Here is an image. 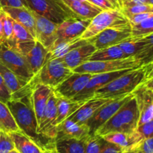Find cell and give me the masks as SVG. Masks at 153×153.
I'll list each match as a JSON object with an SVG mask.
<instances>
[{"label": "cell", "mask_w": 153, "mask_h": 153, "mask_svg": "<svg viewBox=\"0 0 153 153\" xmlns=\"http://www.w3.org/2000/svg\"><path fill=\"white\" fill-rule=\"evenodd\" d=\"M137 152H138V153H143V152H140V151H137Z\"/></svg>", "instance_id": "816d5d0a"}, {"label": "cell", "mask_w": 153, "mask_h": 153, "mask_svg": "<svg viewBox=\"0 0 153 153\" xmlns=\"http://www.w3.org/2000/svg\"><path fill=\"white\" fill-rule=\"evenodd\" d=\"M132 93L137 100L140 111L138 125L153 119V91L140 85Z\"/></svg>", "instance_id": "2e32d148"}, {"label": "cell", "mask_w": 153, "mask_h": 153, "mask_svg": "<svg viewBox=\"0 0 153 153\" xmlns=\"http://www.w3.org/2000/svg\"><path fill=\"white\" fill-rule=\"evenodd\" d=\"M53 92L54 88L38 82L35 84L33 88L31 93V100H32L33 109L35 113L38 125L41 122L48 100Z\"/></svg>", "instance_id": "d6986e66"}, {"label": "cell", "mask_w": 153, "mask_h": 153, "mask_svg": "<svg viewBox=\"0 0 153 153\" xmlns=\"http://www.w3.org/2000/svg\"><path fill=\"white\" fill-rule=\"evenodd\" d=\"M13 19L2 10V24L4 43L10 41L13 37Z\"/></svg>", "instance_id": "8d00e7d4"}, {"label": "cell", "mask_w": 153, "mask_h": 153, "mask_svg": "<svg viewBox=\"0 0 153 153\" xmlns=\"http://www.w3.org/2000/svg\"><path fill=\"white\" fill-rule=\"evenodd\" d=\"M110 100L111 99L94 98L90 99L67 119H70L74 122L80 123V124H86L87 122L94 115V113L102 105Z\"/></svg>", "instance_id": "ffe728a7"}, {"label": "cell", "mask_w": 153, "mask_h": 153, "mask_svg": "<svg viewBox=\"0 0 153 153\" xmlns=\"http://www.w3.org/2000/svg\"><path fill=\"white\" fill-rule=\"evenodd\" d=\"M148 4L153 6V0H148Z\"/></svg>", "instance_id": "681fc988"}, {"label": "cell", "mask_w": 153, "mask_h": 153, "mask_svg": "<svg viewBox=\"0 0 153 153\" xmlns=\"http://www.w3.org/2000/svg\"><path fill=\"white\" fill-rule=\"evenodd\" d=\"M126 16L120 10H102L100 14L91 20L86 30L79 38L82 40H90L103 30L109 28H118L130 26Z\"/></svg>", "instance_id": "277c9868"}, {"label": "cell", "mask_w": 153, "mask_h": 153, "mask_svg": "<svg viewBox=\"0 0 153 153\" xmlns=\"http://www.w3.org/2000/svg\"><path fill=\"white\" fill-rule=\"evenodd\" d=\"M62 2L79 17L91 20L102 11V9L88 1L61 0Z\"/></svg>", "instance_id": "cb8c5ba5"}, {"label": "cell", "mask_w": 153, "mask_h": 153, "mask_svg": "<svg viewBox=\"0 0 153 153\" xmlns=\"http://www.w3.org/2000/svg\"><path fill=\"white\" fill-rule=\"evenodd\" d=\"M108 1L110 3H111L115 8L118 9V10H120V4H119V0H108Z\"/></svg>", "instance_id": "bcb514c9"}, {"label": "cell", "mask_w": 153, "mask_h": 153, "mask_svg": "<svg viewBox=\"0 0 153 153\" xmlns=\"http://www.w3.org/2000/svg\"><path fill=\"white\" fill-rule=\"evenodd\" d=\"M31 93L22 98L11 99L6 104L21 131L45 150H51L55 140L47 139L37 133L38 124L33 109Z\"/></svg>", "instance_id": "6da1fadb"}, {"label": "cell", "mask_w": 153, "mask_h": 153, "mask_svg": "<svg viewBox=\"0 0 153 153\" xmlns=\"http://www.w3.org/2000/svg\"><path fill=\"white\" fill-rule=\"evenodd\" d=\"M9 134L13 140L15 149L19 153H46L47 152L22 131L12 132Z\"/></svg>", "instance_id": "d4e9b609"}, {"label": "cell", "mask_w": 153, "mask_h": 153, "mask_svg": "<svg viewBox=\"0 0 153 153\" xmlns=\"http://www.w3.org/2000/svg\"><path fill=\"white\" fill-rule=\"evenodd\" d=\"M35 40V38L32 36L28 29L22 26L21 24L18 23L16 21H13V37L9 42L6 44L8 46H13L16 44L23 43V42L32 41Z\"/></svg>", "instance_id": "1f68e13d"}, {"label": "cell", "mask_w": 153, "mask_h": 153, "mask_svg": "<svg viewBox=\"0 0 153 153\" xmlns=\"http://www.w3.org/2000/svg\"><path fill=\"white\" fill-rule=\"evenodd\" d=\"M135 132L141 141L153 136V119L137 126Z\"/></svg>", "instance_id": "f35d334b"}, {"label": "cell", "mask_w": 153, "mask_h": 153, "mask_svg": "<svg viewBox=\"0 0 153 153\" xmlns=\"http://www.w3.org/2000/svg\"><path fill=\"white\" fill-rule=\"evenodd\" d=\"M0 130L5 133L21 131L7 105L0 101Z\"/></svg>", "instance_id": "f1b7e54d"}, {"label": "cell", "mask_w": 153, "mask_h": 153, "mask_svg": "<svg viewBox=\"0 0 153 153\" xmlns=\"http://www.w3.org/2000/svg\"><path fill=\"white\" fill-rule=\"evenodd\" d=\"M9 16L18 23L21 24L30 32L33 37L35 38V20L32 11L27 8H1ZM36 40V39H35Z\"/></svg>", "instance_id": "7402d4cb"}, {"label": "cell", "mask_w": 153, "mask_h": 153, "mask_svg": "<svg viewBox=\"0 0 153 153\" xmlns=\"http://www.w3.org/2000/svg\"><path fill=\"white\" fill-rule=\"evenodd\" d=\"M11 94L6 86L4 80L0 74V101L7 104L9 100H11Z\"/></svg>", "instance_id": "b9f144b4"}, {"label": "cell", "mask_w": 153, "mask_h": 153, "mask_svg": "<svg viewBox=\"0 0 153 153\" xmlns=\"http://www.w3.org/2000/svg\"><path fill=\"white\" fill-rule=\"evenodd\" d=\"M102 138L94 134L85 140V153H100Z\"/></svg>", "instance_id": "e575fe53"}, {"label": "cell", "mask_w": 153, "mask_h": 153, "mask_svg": "<svg viewBox=\"0 0 153 153\" xmlns=\"http://www.w3.org/2000/svg\"><path fill=\"white\" fill-rule=\"evenodd\" d=\"M146 41V45L135 57L140 65L145 66L153 62V33L143 37Z\"/></svg>", "instance_id": "d6a6232c"}, {"label": "cell", "mask_w": 153, "mask_h": 153, "mask_svg": "<svg viewBox=\"0 0 153 153\" xmlns=\"http://www.w3.org/2000/svg\"><path fill=\"white\" fill-rule=\"evenodd\" d=\"M85 140L73 138L56 139L52 148L49 151L53 153H85Z\"/></svg>", "instance_id": "484cf974"}, {"label": "cell", "mask_w": 153, "mask_h": 153, "mask_svg": "<svg viewBox=\"0 0 153 153\" xmlns=\"http://www.w3.org/2000/svg\"><path fill=\"white\" fill-rule=\"evenodd\" d=\"M101 137L107 142H111L120 147L123 152L134 150L136 146L141 141L135 130L131 134L114 132L108 134Z\"/></svg>", "instance_id": "603a6c76"}, {"label": "cell", "mask_w": 153, "mask_h": 153, "mask_svg": "<svg viewBox=\"0 0 153 153\" xmlns=\"http://www.w3.org/2000/svg\"><path fill=\"white\" fill-rule=\"evenodd\" d=\"M93 76L91 74L73 73L64 82L54 88L58 96L67 99H73L86 86Z\"/></svg>", "instance_id": "7c38bea8"}, {"label": "cell", "mask_w": 153, "mask_h": 153, "mask_svg": "<svg viewBox=\"0 0 153 153\" xmlns=\"http://www.w3.org/2000/svg\"><path fill=\"white\" fill-rule=\"evenodd\" d=\"M91 20L82 19L79 16L68 18L58 25L56 41H67L79 38L86 30Z\"/></svg>", "instance_id": "9a60e30c"}, {"label": "cell", "mask_w": 153, "mask_h": 153, "mask_svg": "<svg viewBox=\"0 0 153 153\" xmlns=\"http://www.w3.org/2000/svg\"><path fill=\"white\" fill-rule=\"evenodd\" d=\"M153 33V14L137 25L131 26V37H146Z\"/></svg>", "instance_id": "836d02e7"}, {"label": "cell", "mask_w": 153, "mask_h": 153, "mask_svg": "<svg viewBox=\"0 0 153 153\" xmlns=\"http://www.w3.org/2000/svg\"><path fill=\"white\" fill-rule=\"evenodd\" d=\"M85 102L77 101L73 99H67L58 96L57 102V117L55 120L56 125L73 115Z\"/></svg>", "instance_id": "4316f807"}, {"label": "cell", "mask_w": 153, "mask_h": 153, "mask_svg": "<svg viewBox=\"0 0 153 153\" xmlns=\"http://www.w3.org/2000/svg\"><path fill=\"white\" fill-rule=\"evenodd\" d=\"M57 102L58 95L55 92L52 93L48 100L43 117L37 127V133L51 140H55L57 136Z\"/></svg>", "instance_id": "8fae6325"}, {"label": "cell", "mask_w": 153, "mask_h": 153, "mask_svg": "<svg viewBox=\"0 0 153 153\" xmlns=\"http://www.w3.org/2000/svg\"><path fill=\"white\" fill-rule=\"evenodd\" d=\"M127 58L118 45L97 50L91 55L88 61H109Z\"/></svg>", "instance_id": "f546056e"}, {"label": "cell", "mask_w": 153, "mask_h": 153, "mask_svg": "<svg viewBox=\"0 0 153 153\" xmlns=\"http://www.w3.org/2000/svg\"><path fill=\"white\" fill-rule=\"evenodd\" d=\"M146 45V41L143 38L131 37L126 39L122 43L118 44L126 57L136 56Z\"/></svg>", "instance_id": "4dcf8cb0"}, {"label": "cell", "mask_w": 153, "mask_h": 153, "mask_svg": "<svg viewBox=\"0 0 153 153\" xmlns=\"http://www.w3.org/2000/svg\"><path fill=\"white\" fill-rule=\"evenodd\" d=\"M123 150L115 144L107 142L102 139L100 153H123Z\"/></svg>", "instance_id": "60d3db41"}, {"label": "cell", "mask_w": 153, "mask_h": 153, "mask_svg": "<svg viewBox=\"0 0 153 153\" xmlns=\"http://www.w3.org/2000/svg\"><path fill=\"white\" fill-rule=\"evenodd\" d=\"M15 146L10 134L0 130V153H9Z\"/></svg>", "instance_id": "74e56055"}, {"label": "cell", "mask_w": 153, "mask_h": 153, "mask_svg": "<svg viewBox=\"0 0 153 153\" xmlns=\"http://www.w3.org/2000/svg\"><path fill=\"white\" fill-rule=\"evenodd\" d=\"M96 50V47L89 40L88 43L72 50L60 58L68 68L73 70L84 62L88 61L90 57Z\"/></svg>", "instance_id": "e0dca14e"}, {"label": "cell", "mask_w": 153, "mask_h": 153, "mask_svg": "<svg viewBox=\"0 0 153 153\" xmlns=\"http://www.w3.org/2000/svg\"></svg>", "instance_id": "f5cc1de1"}, {"label": "cell", "mask_w": 153, "mask_h": 153, "mask_svg": "<svg viewBox=\"0 0 153 153\" xmlns=\"http://www.w3.org/2000/svg\"><path fill=\"white\" fill-rule=\"evenodd\" d=\"M131 37V26L118 28H109L94 36L90 41L97 50L110 47L120 44Z\"/></svg>", "instance_id": "30bf717a"}, {"label": "cell", "mask_w": 153, "mask_h": 153, "mask_svg": "<svg viewBox=\"0 0 153 153\" xmlns=\"http://www.w3.org/2000/svg\"><path fill=\"white\" fill-rule=\"evenodd\" d=\"M145 80L143 66L131 69L124 74L115 78L105 86L97 90L94 98L115 99L132 93Z\"/></svg>", "instance_id": "3957f363"}, {"label": "cell", "mask_w": 153, "mask_h": 153, "mask_svg": "<svg viewBox=\"0 0 153 153\" xmlns=\"http://www.w3.org/2000/svg\"><path fill=\"white\" fill-rule=\"evenodd\" d=\"M123 153H138V152H137V151H136V150H130V151L123 152Z\"/></svg>", "instance_id": "7dc6e473"}, {"label": "cell", "mask_w": 153, "mask_h": 153, "mask_svg": "<svg viewBox=\"0 0 153 153\" xmlns=\"http://www.w3.org/2000/svg\"><path fill=\"white\" fill-rule=\"evenodd\" d=\"M46 153H53V152H52V151H49V150H48V151L46 152Z\"/></svg>", "instance_id": "f907efd6"}, {"label": "cell", "mask_w": 153, "mask_h": 153, "mask_svg": "<svg viewBox=\"0 0 153 153\" xmlns=\"http://www.w3.org/2000/svg\"><path fill=\"white\" fill-rule=\"evenodd\" d=\"M0 62L17 76L32 80L34 76L25 56L7 46L6 44H0Z\"/></svg>", "instance_id": "ba28073f"}, {"label": "cell", "mask_w": 153, "mask_h": 153, "mask_svg": "<svg viewBox=\"0 0 153 153\" xmlns=\"http://www.w3.org/2000/svg\"><path fill=\"white\" fill-rule=\"evenodd\" d=\"M134 150L143 153H153V136L140 141Z\"/></svg>", "instance_id": "ab89813d"}, {"label": "cell", "mask_w": 153, "mask_h": 153, "mask_svg": "<svg viewBox=\"0 0 153 153\" xmlns=\"http://www.w3.org/2000/svg\"><path fill=\"white\" fill-rule=\"evenodd\" d=\"M88 2H91L92 4H95L98 8H101L102 10H114L116 9L114 7L111 3L109 2L108 0H88Z\"/></svg>", "instance_id": "ee69618b"}, {"label": "cell", "mask_w": 153, "mask_h": 153, "mask_svg": "<svg viewBox=\"0 0 153 153\" xmlns=\"http://www.w3.org/2000/svg\"><path fill=\"white\" fill-rule=\"evenodd\" d=\"M32 11V10H31ZM35 20V39L50 50L58 39V24L32 11Z\"/></svg>", "instance_id": "4fadbf2b"}, {"label": "cell", "mask_w": 153, "mask_h": 153, "mask_svg": "<svg viewBox=\"0 0 153 153\" xmlns=\"http://www.w3.org/2000/svg\"><path fill=\"white\" fill-rule=\"evenodd\" d=\"M0 7L27 8H28L25 0H0Z\"/></svg>", "instance_id": "7bdbcfd3"}, {"label": "cell", "mask_w": 153, "mask_h": 153, "mask_svg": "<svg viewBox=\"0 0 153 153\" xmlns=\"http://www.w3.org/2000/svg\"><path fill=\"white\" fill-rule=\"evenodd\" d=\"M25 2L30 10L58 25L68 18L77 16L61 0H25Z\"/></svg>", "instance_id": "5b68a950"}, {"label": "cell", "mask_w": 153, "mask_h": 153, "mask_svg": "<svg viewBox=\"0 0 153 153\" xmlns=\"http://www.w3.org/2000/svg\"><path fill=\"white\" fill-rule=\"evenodd\" d=\"M24 56L29 64L31 72L36 76L49 58V51L40 42L36 40L34 46Z\"/></svg>", "instance_id": "44dd1931"}, {"label": "cell", "mask_w": 153, "mask_h": 153, "mask_svg": "<svg viewBox=\"0 0 153 153\" xmlns=\"http://www.w3.org/2000/svg\"><path fill=\"white\" fill-rule=\"evenodd\" d=\"M89 40H82L79 38L67 41H56L49 50V58H61L70 51L79 46L88 43Z\"/></svg>", "instance_id": "83f0119b"}, {"label": "cell", "mask_w": 153, "mask_h": 153, "mask_svg": "<svg viewBox=\"0 0 153 153\" xmlns=\"http://www.w3.org/2000/svg\"><path fill=\"white\" fill-rule=\"evenodd\" d=\"M133 95V93H131L128 95L115 99H111L109 101L102 105L86 122L90 128V134L94 135L97 129L105 124L108 120L110 119L117 112L118 110Z\"/></svg>", "instance_id": "9c48e42d"}, {"label": "cell", "mask_w": 153, "mask_h": 153, "mask_svg": "<svg viewBox=\"0 0 153 153\" xmlns=\"http://www.w3.org/2000/svg\"><path fill=\"white\" fill-rule=\"evenodd\" d=\"M130 70L131 69L120 70V71L93 74V76L90 80L89 82H88L86 86L73 100H77V101L86 102L90 99L94 98V94H95L97 90L100 89L104 86H105L106 84L114 80L115 78L124 74L126 73Z\"/></svg>", "instance_id": "5bb4252c"}, {"label": "cell", "mask_w": 153, "mask_h": 153, "mask_svg": "<svg viewBox=\"0 0 153 153\" xmlns=\"http://www.w3.org/2000/svg\"><path fill=\"white\" fill-rule=\"evenodd\" d=\"M142 67L134 56L127 57L109 61H87L73 70L75 73H87L91 74L120 71L123 70Z\"/></svg>", "instance_id": "8992f818"}, {"label": "cell", "mask_w": 153, "mask_h": 153, "mask_svg": "<svg viewBox=\"0 0 153 153\" xmlns=\"http://www.w3.org/2000/svg\"><path fill=\"white\" fill-rule=\"evenodd\" d=\"M145 69V80L150 79L153 78V62L149 63V64H146V65L143 66Z\"/></svg>", "instance_id": "f6af8a7d"}, {"label": "cell", "mask_w": 153, "mask_h": 153, "mask_svg": "<svg viewBox=\"0 0 153 153\" xmlns=\"http://www.w3.org/2000/svg\"><path fill=\"white\" fill-rule=\"evenodd\" d=\"M121 12L126 16L142 13H153V6L149 4H138L121 10Z\"/></svg>", "instance_id": "d590c367"}, {"label": "cell", "mask_w": 153, "mask_h": 153, "mask_svg": "<svg viewBox=\"0 0 153 153\" xmlns=\"http://www.w3.org/2000/svg\"><path fill=\"white\" fill-rule=\"evenodd\" d=\"M9 153H19V152H18L17 150L15 149V148H14V149L11 150V151H10V152H9Z\"/></svg>", "instance_id": "c3c4849f"}, {"label": "cell", "mask_w": 153, "mask_h": 153, "mask_svg": "<svg viewBox=\"0 0 153 153\" xmlns=\"http://www.w3.org/2000/svg\"><path fill=\"white\" fill-rule=\"evenodd\" d=\"M74 73L60 58L48 59L37 74V82L55 88Z\"/></svg>", "instance_id": "52a82bcc"}, {"label": "cell", "mask_w": 153, "mask_h": 153, "mask_svg": "<svg viewBox=\"0 0 153 153\" xmlns=\"http://www.w3.org/2000/svg\"><path fill=\"white\" fill-rule=\"evenodd\" d=\"M0 8H1V7H0Z\"/></svg>", "instance_id": "db71d44e"}, {"label": "cell", "mask_w": 153, "mask_h": 153, "mask_svg": "<svg viewBox=\"0 0 153 153\" xmlns=\"http://www.w3.org/2000/svg\"><path fill=\"white\" fill-rule=\"evenodd\" d=\"M139 120L140 111L137 100L134 95H133L110 119L99 128L94 134L103 136L114 132L133 133L138 126Z\"/></svg>", "instance_id": "7a4b0ae2"}, {"label": "cell", "mask_w": 153, "mask_h": 153, "mask_svg": "<svg viewBox=\"0 0 153 153\" xmlns=\"http://www.w3.org/2000/svg\"><path fill=\"white\" fill-rule=\"evenodd\" d=\"M56 139L73 138L77 140H85L90 136V128L87 124L74 122L66 119L57 125Z\"/></svg>", "instance_id": "ac0fdd59"}]
</instances>
